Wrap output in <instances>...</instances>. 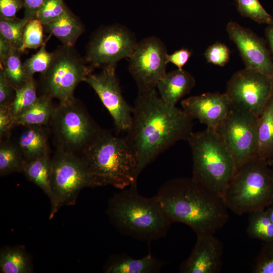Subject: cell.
I'll list each match as a JSON object with an SVG mask.
<instances>
[{"label":"cell","instance_id":"cell-10","mask_svg":"<svg viewBox=\"0 0 273 273\" xmlns=\"http://www.w3.org/2000/svg\"><path fill=\"white\" fill-rule=\"evenodd\" d=\"M138 41L134 34L120 24L99 28L88 41L84 57L93 68L116 66L124 58H129Z\"/></svg>","mask_w":273,"mask_h":273},{"label":"cell","instance_id":"cell-23","mask_svg":"<svg viewBox=\"0 0 273 273\" xmlns=\"http://www.w3.org/2000/svg\"><path fill=\"white\" fill-rule=\"evenodd\" d=\"M51 99L42 95L14 118V126L49 125L56 107Z\"/></svg>","mask_w":273,"mask_h":273},{"label":"cell","instance_id":"cell-44","mask_svg":"<svg viewBox=\"0 0 273 273\" xmlns=\"http://www.w3.org/2000/svg\"><path fill=\"white\" fill-rule=\"evenodd\" d=\"M265 210L270 220L273 223V204L267 207Z\"/></svg>","mask_w":273,"mask_h":273},{"label":"cell","instance_id":"cell-41","mask_svg":"<svg viewBox=\"0 0 273 273\" xmlns=\"http://www.w3.org/2000/svg\"><path fill=\"white\" fill-rule=\"evenodd\" d=\"M24 4V18L30 20L36 18V16L46 0H23Z\"/></svg>","mask_w":273,"mask_h":273},{"label":"cell","instance_id":"cell-12","mask_svg":"<svg viewBox=\"0 0 273 273\" xmlns=\"http://www.w3.org/2000/svg\"><path fill=\"white\" fill-rule=\"evenodd\" d=\"M225 93L233 107L259 117L273 94V79L245 68L231 77Z\"/></svg>","mask_w":273,"mask_h":273},{"label":"cell","instance_id":"cell-5","mask_svg":"<svg viewBox=\"0 0 273 273\" xmlns=\"http://www.w3.org/2000/svg\"><path fill=\"white\" fill-rule=\"evenodd\" d=\"M187 141L192 156V177L222 198L237 169L232 155L215 129L192 131Z\"/></svg>","mask_w":273,"mask_h":273},{"label":"cell","instance_id":"cell-14","mask_svg":"<svg viewBox=\"0 0 273 273\" xmlns=\"http://www.w3.org/2000/svg\"><path fill=\"white\" fill-rule=\"evenodd\" d=\"M116 66L103 68L99 73L88 75L84 81L95 90L111 116L117 134L128 130L132 107L124 99L116 75Z\"/></svg>","mask_w":273,"mask_h":273},{"label":"cell","instance_id":"cell-25","mask_svg":"<svg viewBox=\"0 0 273 273\" xmlns=\"http://www.w3.org/2000/svg\"><path fill=\"white\" fill-rule=\"evenodd\" d=\"M30 257L22 247H8L0 253V270L2 273H28L31 272Z\"/></svg>","mask_w":273,"mask_h":273},{"label":"cell","instance_id":"cell-27","mask_svg":"<svg viewBox=\"0 0 273 273\" xmlns=\"http://www.w3.org/2000/svg\"><path fill=\"white\" fill-rule=\"evenodd\" d=\"M22 53L12 49L6 56L0 59L1 69L14 88H19L25 85L31 78L27 75L21 59Z\"/></svg>","mask_w":273,"mask_h":273},{"label":"cell","instance_id":"cell-11","mask_svg":"<svg viewBox=\"0 0 273 273\" xmlns=\"http://www.w3.org/2000/svg\"><path fill=\"white\" fill-rule=\"evenodd\" d=\"M258 117L232 107L216 129L236 162L237 169L257 156Z\"/></svg>","mask_w":273,"mask_h":273},{"label":"cell","instance_id":"cell-26","mask_svg":"<svg viewBox=\"0 0 273 273\" xmlns=\"http://www.w3.org/2000/svg\"><path fill=\"white\" fill-rule=\"evenodd\" d=\"M25 161L14 141L8 138L1 140L0 174L6 175L14 172H22Z\"/></svg>","mask_w":273,"mask_h":273},{"label":"cell","instance_id":"cell-34","mask_svg":"<svg viewBox=\"0 0 273 273\" xmlns=\"http://www.w3.org/2000/svg\"><path fill=\"white\" fill-rule=\"evenodd\" d=\"M64 0H46L36 16L43 24L51 22L61 16L67 9Z\"/></svg>","mask_w":273,"mask_h":273},{"label":"cell","instance_id":"cell-35","mask_svg":"<svg viewBox=\"0 0 273 273\" xmlns=\"http://www.w3.org/2000/svg\"><path fill=\"white\" fill-rule=\"evenodd\" d=\"M252 271L254 273H273V241L264 243Z\"/></svg>","mask_w":273,"mask_h":273},{"label":"cell","instance_id":"cell-9","mask_svg":"<svg viewBox=\"0 0 273 273\" xmlns=\"http://www.w3.org/2000/svg\"><path fill=\"white\" fill-rule=\"evenodd\" d=\"M51 219L63 205H71L80 190L94 187L81 157L77 154L57 150L51 158Z\"/></svg>","mask_w":273,"mask_h":273},{"label":"cell","instance_id":"cell-24","mask_svg":"<svg viewBox=\"0 0 273 273\" xmlns=\"http://www.w3.org/2000/svg\"><path fill=\"white\" fill-rule=\"evenodd\" d=\"M22 172L29 181L42 189L51 199L52 164L50 155L25 161Z\"/></svg>","mask_w":273,"mask_h":273},{"label":"cell","instance_id":"cell-1","mask_svg":"<svg viewBox=\"0 0 273 273\" xmlns=\"http://www.w3.org/2000/svg\"><path fill=\"white\" fill-rule=\"evenodd\" d=\"M193 119L183 109L166 104L156 89L139 93L126 136L138 158V176L162 152L179 141H187Z\"/></svg>","mask_w":273,"mask_h":273},{"label":"cell","instance_id":"cell-22","mask_svg":"<svg viewBox=\"0 0 273 273\" xmlns=\"http://www.w3.org/2000/svg\"><path fill=\"white\" fill-rule=\"evenodd\" d=\"M257 156L265 160L273 158V94L258 117Z\"/></svg>","mask_w":273,"mask_h":273},{"label":"cell","instance_id":"cell-15","mask_svg":"<svg viewBox=\"0 0 273 273\" xmlns=\"http://www.w3.org/2000/svg\"><path fill=\"white\" fill-rule=\"evenodd\" d=\"M226 31L237 46L245 68L258 71L273 79V60L263 39L235 22H230Z\"/></svg>","mask_w":273,"mask_h":273},{"label":"cell","instance_id":"cell-6","mask_svg":"<svg viewBox=\"0 0 273 273\" xmlns=\"http://www.w3.org/2000/svg\"><path fill=\"white\" fill-rule=\"evenodd\" d=\"M238 215L265 210L273 204V176L267 161L255 157L237 169L222 197Z\"/></svg>","mask_w":273,"mask_h":273},{"label":"cell","instance_id":"cell-13","mask_svg":"<svg viewBox=\"0 0 273 273\" xmlns=\"http://www.w3.org/2000/svg\"><path fill=\"white\" fill-rule=\"evenodd\" d=\"M167 55L164 43L156 36L138 42L128 58V70L136 82L139 93L156 89L158 81L166 73Z\"/></svg>","mask_w":273,"mask_h":273},{"label":"cell","instance_id":"cell-16","mask_svg":"<svg viewBox=\"0 0 273 273\" xmlns=\"http://www.w3.org/2000/svg\"><path fill=\"white\" fill-rule=\"evenodd\" d=\"M182 109L206 128L216 129L227 117L232 105L224 93H207L189 97L181 102Z\"/></svg>","mask_w":273,"mask_h":273},{"label":"cell","instance_id":"cell-17","mask_svg":"<svg viewBox=\"0 0 273 273\" xmlns=\"http://www.w3.org/2000/svg\"><path fill=\"white\" fill-rule=\"evenodd\" d=\"M223 246L213 234L197 235L188 258L180 266L182 273H217L220 271Z\"/></svg>","mask_w":273,"mask_h":273},{"label":"cell","instance_id":"cell-7","mask_svg":"<svg viewBox=\"0 0 273 273\" xmlns=\"http://www.w3.org/2000/svg\"><path fill=\"white\" fill-rule=\"evenodd\" d=\"M53 53L50 67L41 75V95L56 99L59 104H63L75 99L74 92L76 86L92 73L94 68L74 47L62 44Z\"/></svg>","mask_w":273,"mask_h":273},{"label":"cell","instance_id":"cell-29","mask_svg":"<svg viewBox=\"0 0 273 273\" xmlns=\"http://www.w3.org/2000/svg\"><path fill=\"white\" fill-rule=\"evenodd\" d=\"M28 21L24 18H8L0 16V35L13 48L20 51L23 45L24 31Z\"/></svg>","mask_w":273,"mask_h":273},{"label":"cell","instance_id":"cell-33","mask_svg":"<svg viewBox=\"0 0 273 273\" xmlns=\"http://www.w3.org/2000/svg\"><path fill=\"white\" fill-rule=\"evenodd\" d=\"M43 30V24L37 19L29 20L24 31L23 45L20 51L23 53L27 49L40 48L44 42Z\"/></svg>","mask_w":273,"mask_h":273},{"label":"cell","instance_id":"cell-42","mask_svg":"<svg viewBox=\"0 0 273 273\" xmlns=\"http://www.w3.org/2000/svg\"><path fill=\"white\" fill-rule=\"evenodd\" d=\"M13 48L8 42L0 35V59L6 56Z\"/></svg>","mask_w":273,"mask_h":273},{"label":"cell","instance_id":"cell-45","mask_svg":"<svg viewBox=\"0 0 273 273\" xmlns=\"http://www.w3.org/2000/svg\"><path fill=\"white\" fill-rule=\"evenodd\" d=\"M266 161L268 166L273 167V158L267 160Z\"/></svg>","mask_w":273,"mask_h":273},{"label":"cell","instance_id":"cell-43","mask_svg":"<svg viewBox=\"0 0 273 273\" xmlns=\"http://www.w3.org/2000/svg\"><path fill=\"white\" fill-rule=\"evenodd\" d=\"M265 36L273 57V21L265 29Z\"/></svg>","mask_w":273,"mask_h":273},{"label":"cell","instance_id":"cell-3","mask_svg":"<svg viewBox=\"0 0 273 273\" xmlns=\"http://www.w3.org/2000/svg\"><path fill=\"white\" fill-rule=\"evenodd\" d=\"M79 155L94 187L111 185L122 190L137 183L138 158L126 136L101 129Z\"/></svg>","mask_w":273,"mask_h":273},{"label":"cell","instance_id":"cell-21","mask_svg":"<svg viewBox=\"0 0 273 273\" xmlns=\"http://www.w3.org/2000/svg\"><path fill=\"white\" fill-rule=\"evenodd\" d=\"M163 263L150 252L141 258L121 254L114 257L105 267L108 273H156L159 272Z\"/></svg>","mask_w":273,"mask_h":273},{"label":"cell","instance_id":"cell-18","mask_svg":"<svg viewBox=\"0 0 273 273\" xmlns=\"http://www.w3.org/2000/svg\"><path fill=\"white\" fill-rule=\"evenodd\" d=\"M21 130L15 143L25 161L50 155L49 129L47 126L19 125Z\"/></svg>","mask_w":273,"mask_h":273},{"label":"cell","instance_id":"cell-39","mask_svg":"<svg viewBox=\"0 0 273 273\" xmlns=\"http://www.w3.org/2000/svg\"><path fill=\"white\" fill-rule=\"evenodd\" d=\"M24 7L23 0H0V16L12 18Z\"/></svg>","mask_w":273,"mask_h":273},{"label":"cell","instance_id":"cell-4","mask_svg":"<svg viewBox=\"0 0 273 273\" xmlns=\"http://www.w3.org/2000/svg\"><path fill=\"white\" fill-rule=\"evenodd\" d=\"M109 202L107 214L124 235L150 242L164 237L172 223L155 198L140 194L137 183L120 190Z\"/></svg>","mask_w":273,"mask_h":273},{"label":"cell","instance_id":"cell-40","mask_svg":"<svg viewBox=\"0 0 273 273\" xmlns=\"http://www.w3.org/2000/svg\"><path fill=\"white\" fill-rule=\"evenodd\" d=\"M192 55V52L187 49H181L167 55V62L175 65L178 69H182Z\"/></svg>","mask_w":273,"mask_h":273},{"label":"cell","instance_id":"cell-38","mask_svg":"<svg viewBox=\"0 0 273 273\" xmlns=\"http://www.w3.org/2000/svg\"><path fill=\"white\" fill-rule=\"evenodd\" d=\"M14 117L11 106H0V138H8L11 129L14 127Z\"/></svg>","mask_w":273,"mask_h":273},{"label":"cell","instance_id":"cell-36","mask_svg":"<svg viewBox=\"0 0 273 273\" xmlns=\"http://www.w3.org/2000/svg\"><path fill=\"white\" fill-rule=\"evenodd\" d=\"M204 55L208 63L224 66L230 60V51L224 44L217 42L207 49Z\"/></svg>","mask_w":273,"mask_h":273},{"label":"cell","instance_id":"cell-8","mask_svg":"<svg viewBox=\"0 0 273 273\" xmlns=\"http://www.w3.org/2000/svg\"><path fill=\"white\" fill-rule=\"evenodd\" d=\"M49 125L57 150L79 155L101 128L76 99L56 107Z\"/></svg>","mask_w":273,"mask_h":273},{"label":"cell","instance_id":"cell-20","mask_svg":"<svg viewBox=\"0 0 273 273\" xmlns=\"http://www.w3.org/2000/svg\"><path fill=\"white\" fill-rule=\"evenodd\" d=\"M43 25L46 32L68 47H74L84 31L82 22L68 8L59 18Z\"/></svg>","mask_w":273,"mask_h":273},{"label":"cell","instance_id":"cell-30","mask_svg":"<svg viewBox=\"0 0 273 273\" xmlns=\"http://www.w3.org/2000/svg\"><path fill=\"white\" fill-rule=\"evenodd\" d=\"M36 88V84L32 77L22 87L14 88L15 96L11 106L14 118L36 100L38 98Z\"/></svg>","mask_w":273,"mask_h":273},{"label":"cell","instance_id":"cell-37","mask_svg":"<svg viewBox=\"0 0 273 273\" xmlns=\"http://www.w3.org/2000/svg\"><path fill=\"white\" fill-rule=\"evenodd\" d=\"M15 96L13 86L8 80L4 71L0 70V106H11Z\"/></svg>","mask_w":273,"mask_h":273},{"label":"cell","instance_id":"cell-28","mask_svg":"<svg viewBox=\"0 0 273 273\" xmlns=\"http://www.w3.org/2000/svg\"><path fill=\"white\" fill-rule=\"evenodd\" d=\"M249 214L247 233L249 237L264 243L272 242L273 223L265 210L254 211Z\"/></svg>","mask_w":273,"mask_h":273},{"label":"cell","instance_id":"cell-19","mask_svg":"<svg viewBox=\"0 0 273 273\" xmlns=\"http://www.w3.org/2000/svg\"><path fill=\"white\" fill-rule=\"evenodd\" d=\"M196 81L188 72L177 69L166 73L156 87L160 98L166 104L175 106L177 102L194 87Z\"/></svg>","mask_w":273,"mask_h":273},{"label":"cell","instance_id":"cell-32","mask_svg":"<svg viewBox=\"0 0 273 273\" xmlns=\"http://www.w3.org/2000/svg\"><path fill=\"white\" fill-rule=\"evenodd\" d=\"M238 10L240 14L259 24L269 25L273 17L263 7L259 0H237Z\"/></svg>","mask_w":273,"mask_h":273},{"label":"cell","instance_id":"cell-46","mask_svg":"<svg viewBox=\"0 0 273 273\" xmlns=\"http://www.w3.org/2000/svg\"><path fill=\"white\" fill-rule=\"evenodd\" d=\"M271 174H272V175L273 176V170H271Z\"/></svg>","mask_w":273,"mask_h":273},{"label":"cell","instance_id":"cell-31","mask_svg":"<svg viewBox=\"0 0 273 273\" xmlns=\"http://www.w3.org/2000/svg\"><path fill=\"white\" fill-rule=\"evenodd\" d=\"M54 57V53L46 50V42L40 46L39 50L30 58L23 62L25 71L29 78L36 73H44L50 67Z\"/></svg>","mask_w":273,"mask_h":273},{"label":"cell","instance_id":"cell-2","mask_svg":"<svg viewBox=\"0 0 273 273\" xmlns=\"http://www.w3.org/2000/svg\"><path fill=\"white\" fill-rule=\"evenodd\" d=\"M155 197L172 223L185 224L196 235H214L229 219L223 199L192 177L169 180Z\"/></svg>","mask_w":273,"mask_h":273}]
</instances>
